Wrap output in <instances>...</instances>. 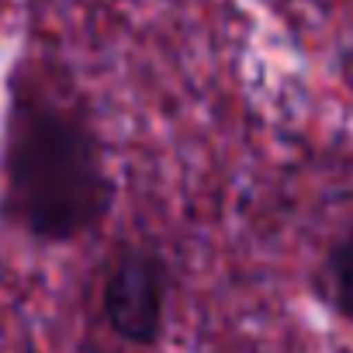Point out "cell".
Instances as JSON below:
<instances>
[{"label": "cell", "mask_w": 353, "mask_h": 353, "mask_svg": "<svg viewBox=\"0 0 353 353\" xmlns=\"http://www.w3.org/2000/svg\"><path fill=\"white\" fill-rule=\"evenodd\" d=\"M114 208V176L94 108L49 56H21L0 118V222L42 246L94 236Z\"/></svg>", "instance_id": "6da1fadb"}, {"label": "cell", "mask_w": 353, "mask_h": 353, "mask_svg": "<svg viewBox=\"0 0 353 353\" xmlns=\"http://www.w3.org/2000/svg\"><path fill=\"white\" fill-rule=\"evenodd\" d=\"M343 83L350 87V94H353V56L343 63Z\"/></svg>", "instance_id": "277c9868"}, {"label": "cell", "mask_w": 353, "mask_h": 353, "mask_svg": "<svg viewBox=\"0 0 353 353\" xmlns=\"http://www.w3.org/2000/svg\"><path fill=\"white\" fill-rule=\"evenodd\" d=\"M315 294L339 322L353 325V222L339 229L322 250L315 267Z\"/></svg>", "instance_id": "3957f363"}, {"label": "cell", "mask_w": 353, "mask_h": 353, "mask_svg": "<svg viewBox=\"0 0 353 353\" xmlns=\"http://www.w3.org/2000/svg\"><path fill=\"white\" fill-rule=\"evenodd\" d=\"M176 274L166 250L152 239L114 243L94 274V325L125 353L152 350L173 312Z\"/></svg>", "instance_id": "7a4b0ae2"}]
</instances>
